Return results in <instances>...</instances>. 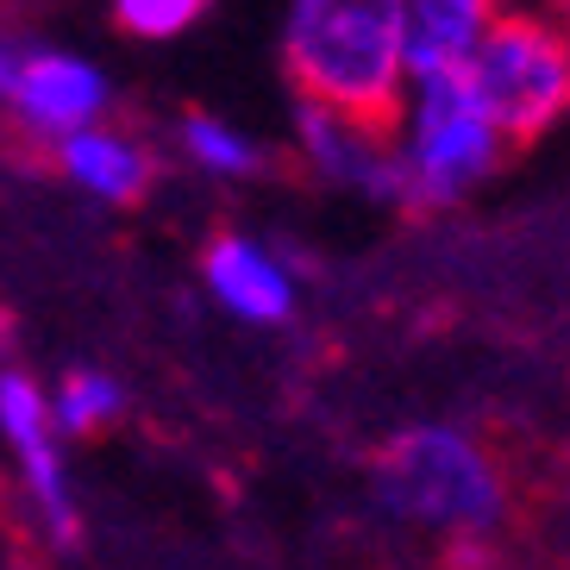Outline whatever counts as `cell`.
Here are the masks:
<instances>
[{
  "label": "cell",
  "mask_w": 570,
  "mask_h": 570,
  "mask_svg": "<svg viewBox=\"0 0 570 570\" xmlns=\"http://www.w3.org/2000/svg\"><path fill=\"white\" fill-rule=\"evenodd\" d=\"M502 0H402V38H407V82L464 69L476 38L489 32Z\"/></svg>",
  "instance_id": "30bf717a"
},
{
  "label": "cell",
  "mask_w": 570,
  "mask_h": 570,
  "mask_svg": "<svg viewBox=\"0 0 570 570\" xmlns=\"http://www.w3.org/2000/svg\"><path fill=\"white\" fill-rule=\"evenodd\" d=\"M176 145H183V157L195 169L226 176V183H245V176H257V169L269 164V151L257 138H245L238 126H226V119H214V114H183L176 119Z\"/></svg>",
  "instance_id": "8fae6325"
},
{
  "label": "cell",
  "mask_w": 570,
  "mask_h": 570,
  "mask_svg": "<svg viewBox=\"0 0 570 570\" xmlns=\"http://www.w3.org/2000/svg\"><path fill=\"white\" fill-rule=\"evenodd\" d=\"M207 13V0H114L119 32L145 38V45H164V38H183L195 19Z\"/></svg>",
  "instance_id": "4fadbf2b"
},
{
  "label": "cell",
  "mask_w": 570,
  "mask_h": 570,
  "mask_svg": "<svg viewBox=\"0 0 570 570\" xmlns=\"http://www.w3.org/2000/svg\"><path fill=\"white\" fill-rule=\"evenodd\" d=\"M295 151L314 164L320 183L364 195V202H395L407 207L402 157H395V126H364V119L320 107L295 95Z\"/></svg>",
  "instance_id": "5b68a950"
},
{
  "label": "cell",
  "mask_w": 570,
  "mask_h": 570,
  "mask_svg": "<svg viewBox=\"0 0 570 570\" xmlns=\"http://www.w3.org/2000/svg\"><path fill=\"white\" fill-rule=\"evenodd\" d=\"M26 51H32V38H19L7 19H0V107H7V95H13L19 82V63H26Z\"/></svg>",
  "instance_id": "5bb4252c"
},
{
  "label": "cell",
  "mask_w": 570,
  "mask_h": 570,
  "mask_svg": "<svg viewBox=\"0 0 570 570\" xmlns=\"http://www.w3.org/2000/svg\"><path fill=\"white\" fill-rule=\"evenodd\" d=\"M395 157H402L407 207H452L483 176H495L508 138L470 95L464 69H439V76L407 82L402 119H395Z\"/></svg>",
  "instance_id": "277c9868"
},
{
  "label": "cell",
  "mask_w": 570,
  "mask_h": 570,
  "mask_svg": "<svg viewBox=\"0 0 570 570\" xmlns=\"http://www.w3.org/2000/svg\"><path fill=\"white\" fill-rule=\"evenodd\" d=\"M464 82L508 145L552 132L570 114V0H502L464 57Z\"/></svg>",
  "instance_id": "3957f363"
},
{
  "label": "cell",
  "mask_w": 570,
  "mask_h": 570,
  "mask_svg": "<svg viewBox=\"0 0 570 570\" xmlns=\"http://www.w3.org/2000/svg\"><path fill=\"white\" fill-rule=\"evenodd\" d=\"M0 433L19 458V476L32 489L38 514L51 527V539H76V502H69V470H63V452H57V420H51V402L45 389L26 376V370H0Z\"/></svg>",
  "instance_id": "8992f818"
},
{
  "label": "cell",
  "mask_w": 570,
  "mask_h": 570,
  "mask_svg": "<svg viewBox=\"0 0 570 570\" xmlns=\"http://www.w3.org/2000/svg\"><path fill=\"white\" fill-rule=\"evenodd\" d=\"M207 295L245 326H283L295 314V269L245 233H219L202 252Z\"/></svg>",
  "instance_id": "ba28073f"
},
{
  "label": "cell",
  "mask_w": 570,
  "mask_h": 570,
  "mask_svg": "<svg viewBox=\"0 0 570 570\" xmlns=\"http://www.w3.org/2000/svg\"><path fill=\"white\" fill-rule=\"evenodd\" d=\"M0 338H7V326H0Z\"/></svg>",
  "instance_id": "9a60e30c"
},
{
  "label": "cell",
  "mask_w": 570,
  "mask_h": 570,
  "mask_svg": "<svg viewBox=\"0 0 570 570\" xmlns=\"http://www.w3.org/2000/svg\"><path fill=\"white\" fill-rule=\"evenodd\" d=\"M57 169H63L76 188H88L95 202H114V207H132L145 202V188L157 183V157L126 132H107L101 119L82 126V132H63L51 145Z\"/></svg>",
  "instance_id": "9c48e42d"
},
{
  "label": "cell",
  "mask_w": 570,
  "mask_h": 570,
  "mask_svg": "<svg viewBox=\"0 0 570 570\" xmlns=\"http://www.w3.org/2000/svg\"><path fill=\"white\" fill-rule=\"evenodd\" d=\"M283 69L302 101L395 126L407 101L402 0H288Z\"/></svg>",
  "instance_id": "6da1fadb"
},
{
  "label": "cell",
  "mask_w": 570,
  "mask_h": 570,
  "mask_svg": "<svg viewBox=\"0 0 570 570\" xmlns=\"http://www.w3.org/2000/svg\"><path fill=\"white\" fill-rule=\"evenodd\" d=\"M119 414H126V389L114 376H101V370H69L51 395V420H57V433H69V439L101 433Z\"/></svg>",
  "instance_id": "7c38bea8"
},
{
  "label": "cell",
  "mask_w": 570,
  "mask_h": 570,
  "mask_svg": "<svg viewBox=\"0 0 570 570\" xmlns=\"http://www.w3.org/2000/svg\"><path fill=\"white\" fill-rule=\"evenodd\" d=\"M107 101H114V88H107V76L88 63V57L32 45L26 63H19L13 95H7V114H13L32 138H51L57 145L63 132L95 126V119L107 114Z\"/></svg>",
  "instance_id": "52a82bcc"
},
{
  "label": "cell",
  "mask_w": 570,
  "mask_h": 570,
  "mask_svg": "<svg viewBox=\"0 0 570 570\" xmlns=\"http://www.w3.org/2000/svg\"><path fill=\"white\" fill-rule=\"evenodd\" d=\"M376 508L452 546H483L489 533L508 527L514 489H508L502 458L470 426L420 420L376 452Z\"/></svg>",
  "instance_id": "7a4b0ae2"
}]
</instances>
